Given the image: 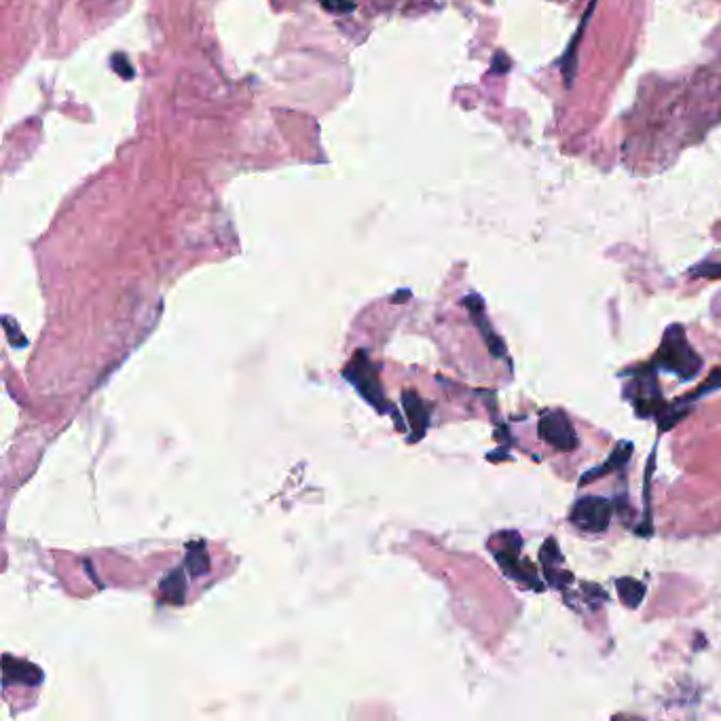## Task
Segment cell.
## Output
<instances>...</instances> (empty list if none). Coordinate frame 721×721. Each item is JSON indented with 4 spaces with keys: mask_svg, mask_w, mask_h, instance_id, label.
I'll return each mask as SVG.
<instances>
[{
    "mask_svg": "<svg viewBox=\"0 0 721 721\" xmlns=\"http://www.w3.org/2000/svg\"><path fill=\"white\" fill-rule=\"evenodd\" d=\"M652 366H658V368H662V371H667L683 381H690V379L698 377L700 368H702V360L692 349V345L688 343L683 326L673 324L667 328Z\"/></svg>",
    "mask_w": 721,
    "mask_h": 721,
    "instance_id": "6da1fadb",
    "label": "cell"
},
{
    "mask_svg": "<svg viewBox=\"0 0 721 721\" xmlns=\"http://www.w3.org/2000/svg\"><path fill=\"white\" fill-rule=\"evenodd\" d=\"M497 540L502 542V546L495 548L493 554H495L499 567L504 569L506 576L525 584L527 588L542 590L540 580L535 578V571L531 569V565L521 559V535L519 533H499Z\"/></svg>",
    "mask_w": 721,
    "mask_h": 721,
    "instance_id": "7a4b0ae2",
    "label": "cell"
},
{
    "mask_svg": "<svg viewBox=\"0 0 721 721\" xmlns=\"http://www.w3.org/2000/svg\"><path fill=\"white\" fill-rule=\"evenodd\" d=\"M612 504L605 497H584L578 499L576 506L571 508L569 521L571 525H576L580 531L586 533H603L609 527V521H612Z\"/></svg>",
    "mask_w": 721,
    "mask_h": 721,
    "instance_id": "3957f363",
    "label": "cell"
},
{
    "mask_svg": "<svg viewBox=\"0 0 721 721\" xmlns=\"http://www.w3.org/2000/svg\"><path fill=\"white\" fill-rule=\"evenodd\" d=\"M345 377L356 385V390L371 402L375 404L379 411H387V404L383 402V390L381 383L377 379V371L373 368V364L368 362L366 354H358L354 356V360L349 362V366L345 368Z\"/></svg>",
    "mask_w": 721,
    "mask_h": 721,
    "instance_id": "277c9868",
    "label": "cell"
},
{
    "mask_svg": "<svg viewBox=\"0 0 721 721\" xmlns=\"http://www.w3.org/2000/svg\"><path fill=\"white\" fill-rule=\"evenodd\" d=\"M540 438L557 451H573L578 447V436L571 419L563 411H548L538 425Z\"/></svg>",
    "mask_w": 721,
    "mask_h": 721,
    "instance_id": "5b68a950",
    "label": "cell"
},
{
    "mask_svg": "<svg viewBox=\"0 0 721 721\" xmlns=\"http://www.w3.org/2000/svg\"><path fill=\"white\" fill-rule=\"evenodd\" d=\"M540 559H542L546 576H548V580H550V584L554 588H561L565 582L571 580V573L563 569V554L559 550L557 540L550 538V540L544 542L542 552H540Z\"/></svg>",
    "mask_w": 721,
    "mask_h": 721,
    "instance_id": "8992f818",
    "label": "cell"
},
{
    "mask_svg": "<svg viewBox=\"0 0 721 721\" xmlns=\"http://www.w3.org/2000/svg\"><path fill=\"white\" fill-rule=\"evenodd\" d=\"M466 305L470 307L472 318H474V322L478 324V328L483 330V335H485V341H487V345H489V349H491V354H493L495 358H504V356H506V345H504L502 339H497V337L493 335V328L489 326V322H487V318H485L483 301H480L478 297H468V299H466Z\"/></svg>",
    "mask_w": 721,
    "mask_h": 721,
    "instance_id": "52a82bcc",
    "label": "cell"
},
{
    "mask_svg": "<svg viewBox=\"0 0 721 721\" xmlns=\"http://www.w3.org/2000/svg\"><path fill=\"white\" fill-rule=\"evenodd\" d=\"M631 451H633L631 442H620V445L614 449L612 457H609L603 466H597L595 470H590L588 474H584V476L580 478V485L593 483V480H597V478H601V476H607V474H612L614 470L626 466L628 459H631Z\"/></svg>",
    "mask_w": 721,
    "mask_h": 721,
    "instance_id": "ba28073f",
    "label": "cell"
},
{
    "mask_svg": "<svg viewBox=\"0 0 721 721\" xmlns=\"http://www.w3.org/2000/svg\"><path fill=\"white\" fill-rule=\"evenodd\" d=\"M404 406H406V415H409L411 428H413V434H415L413 440H417V438H421L425 434V430H428V423H430L428 406L423 404V400L415 392L404 394Z\"/></svg>",
    "mask_w": 721,
    "mask_h": 721,
    "instance_id": "9c48e42d",
    "label": "cell"
},
{
    "mask_svg": "<svg viewBox=\"0 0 721 721\" xmlns=\"http://www.w3.org/2000/svg\"><path fill=\"white\" fill-rule=\"evenodd\" d=\"M11 679H15L17 683H26V686H36V683L43 679V675L39 669L32 667V664L5 656V683L7 686L11 683Z\"/></svg>",
    "mask_w": 721,
    "mask_h": 721,
    "instance_id": "30bf717a",
    "label": "cell"
},
{
    "mask_svg": "<svg viewBox=\"0 0 721 721\" xmlns=\"http://www.w3.org/2000/svg\"><path fill=\"white\" fill-rule=\"evenodd\" d=\"M618 595L622 599V603L628 609H637L645 597V586L633 578H620L618 580Z\"/></svg>",
    "mask_w": 721,
    "mask_h": 721,
    "instance_id": "8fae6325",
    "label": "cell"
},
{
    "mask_svg": "<svg viewBox=\"0 0 721 721\" xmlns=\"http://www.w3.org/2000/svg\"><path fill=\"white\" fill-rule=\"evenodd\" d=\"M161 593L165 599H170L174 603H182L184 599V573L180 569L172 571L168 578L161 582Z\"/></svg>",
    "mask_w": 721,
    "mask_h": 721,
    "instance_id": "7c38bea8",
    "label": "cell"
},
{
    "mask_svg": "<svg viewBox=\"0 0 721 721\" xmlns=\"http://www.w3.org/2000/svg\"><path fill=\"white\" fill-rule=\"evenodd\" d=\"M187 567L191 569V573H195V576H199V573H206L210 569V557L206 552V546L199 544V550L187 554Z\"/></svg>",
    "mask_w": 721,
    "mask_h": 721,
    "instance_id": "4fadbf2b",
    "label": "cell"
},
{
    "mask_svg": "<svg viewBox=\"0 0 721 721\" xmlns=\"http://www.w3.org/2000/svg\"><path fill=\"white\" fill-rule=\"evenodd\" d=\"M717 390H721V368H715V371L705 379V383H702L694 394H690L688 398H683V400H686V402H694L696 398L705 396V394H711V392H717Z\"/></svg>",
    "mask_w": 721,
    "mask_h": 721,
    "instance_id": "5bb4252c",
    "label": "cell"
},
{
    "mask_svg": "<svg viewBox=\"0 0 721 721\" xmlns=\"http://www.w3.org/2000/svg\"><path fill=\"white\" fill-rule=\"evenodd\" d=\"M318 3L335 15H347L356 9V5L351 0H318Z\"/></svg>",
    "mask_w": 721,
    "mask_h": 721,
    "instance_id": "9a60e30c",
    "label": "cell"
},
{
    "mask_svg": "<svg viewBox=\"0 0 721 721\" xmlns=\"http://www.w3.org/2000/svg\"><path fill=\"white\" fill-rule=\"evenodd\" d=\"M113 68L117 70V75H121L123 79H132V77H134V68H132V64L127 62V58H125L123 53H117V55H115V58H113Z\"/></svg>",
    "mask_w": 721,
    "mask_h": 721,
    "instance_id": "2e32d148",
    "label": "cell"
},
{
    "mask_svg": "<svg viewBox=\"0 0 721 721\" xmlns=\"http://www.w3.org/2000/svg\"><path fill=\"white\" fill-rule=\"evenodd\" d=\"M694 275H702V277H721V263H707L700 265L694 269Z\"/></svg>",
    "mask_w": 721,
    "mask_h": 721,
    "instance_id": "e0dca14e",
    "label": "cell"
},
{
    "mask_svg": "<svg viewBox=\"0 0 721 721\" xmlns=\"http://www.w3.org/2000/svg\"><path fill=\"white\" fill-rule=\"evenodd\" d=\"M491 70H493V72H502V75H504V72H508V70H510V60L506 58L504 53H497L495 58H493Z\"/></svg>",
    "mask_w": 721,
    "mask_h": 721,
    "instance_id": "ac0fdd59",
    "label": "cell"
}]
</instances>
